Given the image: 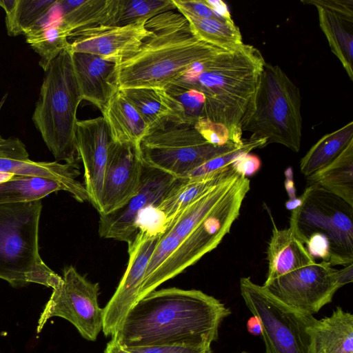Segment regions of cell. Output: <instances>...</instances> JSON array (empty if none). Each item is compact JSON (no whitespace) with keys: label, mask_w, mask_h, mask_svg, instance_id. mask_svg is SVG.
Masks as SVG:
<instances>
[{"label":"cell","mask_w":353,"mask_h":353,"mask_svg":"<svg viewBox=\"0 0 353 353\" xmlns=\"http://www.w3.org/2000/svg\"><path fill=\"white\" fill-rule=\"evenodd\" d=\"M162 232L148 226H140L132 242L128 243L126 270L114 294L103 308L105 336H114L128 312L138 301L143 281L152 254Z\"/></svg>","instance_id":"cell-13"},{"label":"cell","mask_w":353,"mask_h":353,"mask_svg":"<svg viewBox=\"0 0 353 353\" xmlns=\"http://www.w3.org/2000/svg\"><path fill=\"white\" fill-rule=\"evenodd\" d=\"M272 223V235L267 252L268 271L264 283L316 262L290 228L279 230L273 220Z\"/></svg>","instance_id":"cell-21"},{"label":"cell","mask_w":353,"mask_h":353,"mask_svg":"<svg viewBox=\"0 0 353 353\" xmlns=\"http://www.w3.org/2000/svg\"><path fill=\"white\" fill-rule=\"evenodd\" d=\"M194 128L205 141L214 146L234 144L231 141L228 129L222 123L214 122L205 117L199 119Z\"/></svg>","instance_id":"cell-35"},{"label":"cell","mask_w":353,"mask_h":353,"mask_svg":"<svg viewBox=\"0 0 353 353\" xmlns=\"http://www.w3.org/2000/svg\"><path fill=\"white\" fill-rule=\"evenodd\" d=\"M41 200L0 204V279L13 288L33 283L54 289L62 277L39 254Z\"/></svg>","instance_id":"cell-6"},{"label":"cell","mask_w":353,"mask_h":353,"mask_svg":"<svg viewBox=\"0 0 353 353\" xmlns=\"http://www.w3.org/2000/svg\"><path fill=\"white\" fill-rule=\"evenodd\" d=\"M240 290L249 310L261 321L265 353H312L309 330L316 318L285 305L250 277L240 279Z\"/></svg>","instance_id":"cell-9"},{"label":"cell","mask_w":353,"mask_h":353,"mask_svg":"<svg viewBox=\"0 0 353 353\" xmlns=\"http://www.w3.org/2000/svg\"><path fill=\"white\" fill-rule=\"evenodd\" d=\"M250 189V179L239 174L222 200L163 264L143 282L139 300L216 248L239 217L241 205Z\"/></svg>","instance_id":"cell-8"},{"label":"cell","mask_w":353,"mask_h":353,"mask_svg":"<svg viewBox=\"0 0 353 353\" xmlns=\"http://www.w3.org/2000/svg\"><path fill=\"white\" fill-rule=\"evenodd\" d=\"M241 145L214 146L193 125H170L146 135L140 144V155L145 166L183 178L207 161Z\"/></svg>","instance_id":"cell-10"},{"label":"cell","mask_w":353,"mask_h":353,"mask_svg":"<svg viewBox=\"0 0 353 353\" xmlns=\"http://www.w3.org/2000/svg\"><path fill=\"white\" fill-rule=\"evenodd\" d=\"M265 61L261 52L243 44L192 65L172 83L205 96V117L225 125L231 141L242 144L240 124Z\"/></svg>","instance_id":"cell-2"},{"label":"cell","mask_w":353,"mask_h":353,"mask_svg":"<svg viewBox=\"0 0 353 353\" xmlns=\"http://www.w3.org/2000/svg\"><path fill=\"white\" fill-rule=\"evenodd\" d=\"M177 178L161 170L144 167L137 193L121 208L100 214L99 234L101 238L126 242L133 241L138 231L140 214L155 205L172 188Z\"/></svg>","instance_id":"cell-14"},{"label":"cell","mask_w":353,"mask_h":353,"mask_svg":"<svg viewBox=\"0 0 353 353\" xmlns=\"http://www.w3.org/2000/svg\"><path fill=\"white\" fill-rule=\"evenodd\" d=\"M248 331L252 335L259 336L262 333V323L257 316L253 315L247 322Z\"/></svg>","instance_id":"cell-41"},{"label":"cell","mask_w":353,"mask_h":353,"mask_svg":"<svg viewBox=\"0 0 353 353\" xmlns=\"http://www.w3.org/2000/svg\"><path fill=\"white\" fill-rule=\"evenodd\" d=\"M7 97H8V94H5L3 95V97L1 98V99L0 100V111L4 103L6 102ZM4 140H5V139H3L2 137L0 135V143H2Z\"/></svg>","instance_id":"cell-43"},{"label":"cell","mask_w":353,"mask_h":353,"mask_svg":"<svg viewBox=\"0 0 353 353\" xmlns=\"http://www.w3.org/2000/svg\"><path fill=\"white\" fill-rule=\"evenodd\" d=\"M113 142L134 145L140 152V144L150 128L138 111L118 91L102 112Z\"/></svg>","instance_id":"cell-23"},{"label":"cell","mask_w":353,"mask_h":353,"mask_svg":"<svg viewBox=\"0 0 353 353\" xmlns=\"http://www.w3.org/2000/svg\"><path fill=\"white\" fill-rule=\"evenodd\" d=\"M319 26L332 52L353 81V11L340 12L318 5Z\"/></svg>","instance_id":"cell-24"},{"label":"cell","mask_w":353,"mask_h":353,"mask_svg":"<svg viewBox=\"0 0 353 353\" xmlns=\"http://www.w3.org/2000/svg\"><path fill=\"white\" fill-rule=\"evenodd\" d=\"M61 277L40 314L37 333L51 318L61 317L72 323L83 339L96 341L103 320V308L98 302L99 284L88 280L72 265L64 268Z\"/></svg>","instance_id":"cell-11"},{"label":"cell","mask_w":353,"mask_h":353,"mask_svg":"<svg viewBox=\"0 0 353 353\" xmlns=\"http://www.w3.org/2000/svg\"><path fill=\"white\" fill-rule=\"evenodd\" d=\"M260 159L254 154L247 153L237 158L232 164L239 174L248 177L256 173L261 168Z\"/></svg>","instance_id":"cell-38"},{"label":"cell","mask_w":353,"mask_h":353,"mask_svg":"<svg viewBox=\"0 0 353 353\" xmlns=\"http://www.w3.org/2000/svg\"><path fill=\"white\" fill-rule=\"evenodd\" d=\"M119 91L138 111L150 132L170 125H188L181 105L164 88H138Z\"/></svg>","instance_id":"cell-19"},{"label":"cell","mask_w":353,"mask_h":353,"mask_svg":"<svg viewBox=\"0 0 353 353\" xmlns=\"http://www.w3.org/2000/svg\"><path fill=\"white\" fill-rule=\"evenodd\" d=\"M172 2L178 12H185L200 18L221 20L215 14L212 8L206 3L205 0H172Z\"/></svg>","instance_id":"cell-37"},{"label":"cell","mask_w":353,"mask_h":353,"mask_svg":"<svg viewBox=\"0 0 353 353\" xmlns=\"http://www.w3.org/2000/svg\"><path fill=\"white\" fill-rule=\"evenodd\" d=\"M146 26L152 35L136 52L117 63L119 90L165 88L194 63L224 50L199 39L179 12L157 14Z\"/></svg>","instance_id":"cell-3"},{"label":"cell","mask_w":353,"mask_h":353,"mask_svg":"<svg viewBox=\"0 0 353 353\" xmlns=\"http://www.w3.org/2000/svg\"><path fill=\"white\" fill-rule=\"evenodd\" d=\"M24 35L26 42L40 56L39 65L44 72L63 50L70 47V34L59 18L42 23L26 31Z\"/></svg>","instance_id":"cell-28"},{"label":"cell","mask_w":353,"mask_h":353,"mask_svg":"<svg viewBox=\"0 0 353 353\" xmlns=\"http://www.w3.org/2000/svg\"><path fill=\"white\" fill-rule=\"evenodd\" d=\"M71 55L70 48L63 50L45 71L32 120L57 160L77 164V112L83 98Z\"/></svg>","instance_id":"cell-5"},{"label":"cell","mask_w":353,"mask_h":353,"mask_svg":"<svg viewBox=\"0 0 353 353\" xmlns=\"http://www.w3.org/2000/svg\"><path fill=\"white\" fill-rule=\"evenodd\" d=\"M103 353H131L125 346L117 340L111 339L107 343Z\"/></svg>","instance_id":"cell-42"},{"label":"cell","mask_w":353,"mask_h":353,"mask_svg":"<svg viewBox=\"0 0 353 353\" xmlns=\"http://www.w3.org/2000/svg\"><path fill=\"white\" fill-rule=\"evenodd\" d=\"M292 210L290 228L303 243L312 235L329 243L332 265L353 262V206L317 185H308Z\"/></svg>","instance_id":"cell-7"},{"label":"cell","mask_w":353,"mask_h":353,"mask_svg":"<svg viewBox=\"0 0 353 353\" xmlns=\"http://www.w3.org/2000/svg\"><path fill=\"white\" fill-rule=\"evenodd\" d=\"M353 141V121L322 137L300 161V170L306 177L334 161Z\"/></svg>","instance_id":"cell-27"},{"label":"cell","mask_w":353,"mask_h":353,"mask_svg":"<svg viewBox=\"0 0 353 353\" xmlns=\"http://www.w3.org/2000/svg\"><path fill=\"white\" fill-rule=\"evenodd\" d=\"M230 314L223 303L201 290H154L134 305L112 338L126 347L211 345Z\"/></svg>","instance_id":"cell-1"},{"label":"cell","mask_w":353,"mask_h":353,"mask_svg":"<svg viewBox=\"0 0 353 353\" xmlns=\"http://www.w3.org/2000/svg\"><path fill=\"white\" fill-rule=\"evenodd\" d=\"M312 353H353V315L337 307L310 327Z\"/></svg>","instance_id":"cell-22"},{"label":"cell","mask_w":353,"mask_h":353,"mask_svg":"<svg viewBox=\"0 0 353 353\" xmlns=\"http://www.w3.org/2000/svg\"><path fill=\"white\" fill-rule=\"evenodd\" d=\"M239 173L214 186L178 213L163 232L182 241L203 220L227 194Z\"/></svg>","instance_id":"cell-25"},{"label":"cell","mask_w":353,"mask_h":353,"mask_svg":"<svg viewBox=\"0 0 353 353\" xmlns=\"http://www.w3.org/2000/svg\"><path fill=\"white\" fill-rule=\"evenodd\" d=\"M263 286L285 305L311 315L330 303L340 288L338 270L325 261L294 270Z\"/></svg>","instance_id":"cell-12"},{"label":"cell","mask_w":353,"mask_h":353,"mask_svg":"<svg viewBox=\"0 0 353 353\" xmlns=\"http://www.w3.org/2000/svg\"><path fill=\"white\" fill-rule=\"evenodd\" d=\"M61 190L70 192L65 184L53 179L14 176L11 180L0 184V204L38 201Z\"/></svg>","instance_id":"cell-31"},{"label":"cell","mask_w":353,"mask_h":353,"mask_svg":"<svg viewBox=\"0 0 353 353\" xmlns=\"http://www.w3.org/2000/svg\"><path fill=\"white\" fill-rule=\"evenodd\" d=\"M74 72L83 98L103 112L119 91L117 63L83 52H71Z\"/></svg>","instance_id":"cell-18"},{"label":"cell","mask_w":353,"mask_h":353,"mask_svg":"<svg viewBox=\"0 0 353 353\" xmlns=\"http://www.w3.org/2000/svg\"><path fill=\"white\" fill-rule=\"evenodd\" d=\"M144 164L132 145L111 141L105 167L100 200V214L124 205L138 191Z\"/></svg>","instance_id":"cell-15"},{"label":"cell","mask_w":353,"mask_h":353,"mask_svg":"<svg viewBox=\"0 0 353 353\" xmlns=\"http://www.w3.org/2000/svg\"><path fill=\"white\" fill-rule=\"evenodd\" d=\"M58 0H17L10 36L14 37L42 23L43 20L57 7Z\"/></svg>","instance_id":"cell-33"},{"label":"cell","mask_w":353,"mask_h":353,"mask_svg":"<svg viewBox=\"0 0 353 353\" xmlns=\"http://www.w3.org/2000/svg\"><path fill=\"white\" fill-rule=\"evenodd\" d=\"M111 141L110 130L103 116L77 121L76 143L83 165V184L88 194L89 201L98 212Z\"/></svg>","instance_id":"cell-17"},{"label":"cell","mask_w":353,"mask_h":353,"mask_svg":"<svg viewBox=\"0 0 353 353\" xmlns=\"http://www.w3.org/2000/svg\"><path fill=\"white\" fill-rule=\"evenodd\" d=\"M164 89L181 105L188 125L194 126L199 119L205 118V96L203 92L173 84Z\"/></svg>","instance_id":"cell-34"},{"label":"cell","mask_w":353,"mask_h":353,"mask_svg":"<svg viewBox=\"0 0 353 353\" xmlns=\"http://www.w3.org/2000/svg\"><path fill=\"white\" fill-rule=\"evenodd\" d=\"M176 10L172 0H109L104 26H123Z\"/></svg>","instance_id":"cell-30"},{"label":"cell","mask_w":353,"mask_h":353,"mask_svg":"<svg viewBox=\"0 0 353 353\" xmlns=\"http://www.w3.org/2000/svg\"><path fill=\"white\" fill-rule=\"evenodd\" d=\"M237 172L232 165L204 177L198 179L177 178L172 188L158 204L153 205L164 219L165 230L174 219L190 203L214 186L234 176Z\"/></svg>","instance_id":"cell-20"},{"label":"cell","mask_w":353,"mask_h":353,"mask_svg":"<svg viewBox=\"0 0 353 353\" xmlns=\"http://www.w3.org/2000/svg\"><path fill=\"white\" fill-rule=\"evenodd\" d=\"M188 20L194 34L201 40L224 50H234L244 43L234 21L204 19L179 12Z\"/></svg>","instance_id":"cell-32"},{"label":"cell","mask_w":353,"mask_h":353,"mask_svg":"<svg viewBox=\"0 0 353 353\" xmlns=\"http://www.w3.org/2000/svg\"><path fill=\"white\" fill-rule=\"evenodd\" d=\"M146 21L123 26H98L74 32L68 38L70 50L97 55L118 63L136 52L152 35Z\"/></svg>","instance_id":"cell-16"},{"label":"cell","mask_w":353,"mask_h":353,"mask_svg":"<svg viewBox=\"0 0 353 353\" xmlns=\"http://www.w3.org/2000/svg\"><path fill=\"white\" fill-rule=\"evenodd\" d=\"M299 88L277 65L265 62L255 91L241 121L250 140L281 144L294 152L302 137Z\"/></svg>","instance_id":"cell-4"},{"label":"cell","mask_w":353,"mask_h":353,"mask_svg":"<svg viewBox=\"0 0 353 353\" xmlns=\"http://www.w3.org/2000/svg\"><path fill=\"white\" fill-rule=\"evenodd\" d=\"M353 279V264L345 266L341 270H338V283L339 287L351 283Z\"/></svg>","instance_id":"cell-40"},{"label":"cell","mask_w":353,"mask_h":353,"mask_svg":"<svg viewBox=\"0 0 353 353\" xmlns=\"http://www.w3.org/2000/svg\"><path fill=\"white\" fill-rule=\"evenodd\" d=\"M353 206V141L330 164L306 177Z\"/></svg>","instance_id":"cell-26"},{"label":"cell","mask_w":353,"mask_h":353,"mask_svg":"<svg viewBox=\"0 0 353 353\" xmlns=\"http://www.w3.org/2000/svg\"><path fill=\"white\" fill-rule=\"evenodd\" d=\"M241 353H248V352H241Z\"/></svg>","instance_id":"cell-44"},{"label":"cell","mask_w":353,"mask_h":353,"mask_svg":"<svg viewBox=\"0 0 353 353\" xmlns=\"http://www.w3.org/2000/svg\"><path fill=\"white\" fill-rule=\"evenodd\" d=\"M131 353H212L211 345H165L126 347Z\"/></svg>","instance_id":"cell-36"},{"label":"cell","mask_w":353,"mask_h":353,"mask_svg":"<svg viewBox=\"0 0 353 353\" xmlns=\"http://www.w3.org/2000/svg\"><path fill=\"white\" fill-rule=\"evenodd\" d=\"M206 3L212 8L218 18L223 21L232 22L233 19L229 12L227 5L221 0H205Z\"/></svg>","instance_id":"cell-39"},{"label":"cell","mask_w":353,"mask_h":353,"mask_svg":"<svg viewBox=\"0 0 353 353\" xmlns=\"http://www.w3.org/2000/svg\"><path fill=\"white\" fill-rule=\"evenodd\" d=\"M108 2L109 0H58L57 6L61 10V23L70 36L83 29L103 26Z\"/></svg>","instance_id":"cell-29"}]
</instances>
